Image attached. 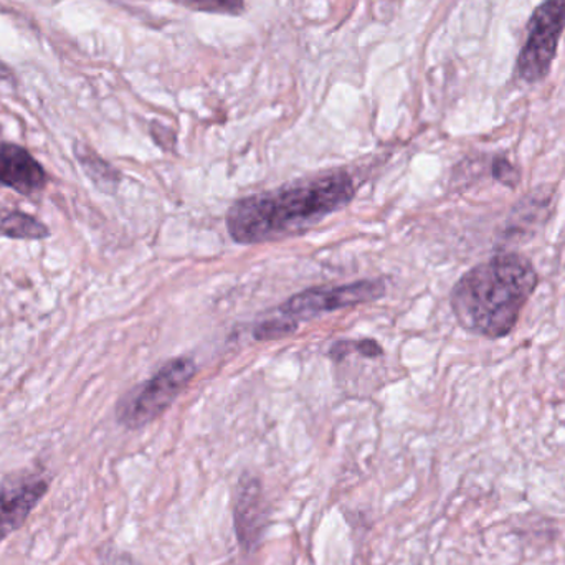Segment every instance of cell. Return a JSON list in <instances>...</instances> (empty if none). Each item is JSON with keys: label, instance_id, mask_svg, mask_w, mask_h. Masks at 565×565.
Here are the masks:
<instances>
[{"label": "cell", "instance_id": "1", "mask_svg": "<svg viewBox=\"0 0 565 565\" xmlns=\"http://www.w3.org/2000/svg\"><path fill=\"white\" fill-rule=\"evenodd\" d=\"M345 171L301 179L275 191L248 195L227 212V228L237 244H265L308 231L354 198Z\"/></svg>", "mask_w": 565, "mask_h": 565}, {"label": "cell", "instance_id": "2", "mask_svg": "<svg viewBox=\"0 0 565 565\" xmlns=\"http://www.w3.org/2000/svg\"><path fill=\"white\" fill-rule=\"evenodd\" d=\"M540 285L530 258L498 254L468 270L451 291V309L461 328L488 339L507 338Z\"/></svg>", "mask_w": 565, "mask_h": 565}, {"label": "cell", "instance_id": "3", "mask_svg": "<svg viewBox=\"0 0 565 565\" xmlns=\"http://www.w3.org/2000/svg\"><path fill=\"white\" fill-rule=\"evenodd\" d=\"M198 374L194 359L175 358L162 365L151 379L129 391L116 405L119 425L138 430L161 417Z\"/></svg>", "mask_w": 565, "mask_h": 565}, {"label": "cell", "instance_id": "4", "mask_svg": "<svg viewBox=\"0 0 565 565\" xmlns=\"http://www.w3.org/2000/svg\"><path fill=\"white\" fill-rule=\"evenodd\" d=\"M565 29V0H544L527 23V40L518 58V73L527 83L550 75Z\"/></svg>", "mask_w": 565, "mask_h": 565}, {"label": "cell", "instance_id": "5", "mask_svg": "<svg viewBox=\"0 0 565 565\" xmlns=\"http://www.w3.org/2000/svg\"><path fill=\"white\" fill-rule=\"evenodd\" d=\"M385 295V285L379 280L355 281L352 285L311 288L291 296L278 311L289 321H308L316 316L375 301Z\"/></svg>", "mask_w": 565, "mask_h": 565}, {"label": "cell", "instance_id": "6", "mask_svg": "<svg viewBox=\"0 0 565 565\" xmlns=\"http://www.w3.org/2000/svg\"><path fill=\"white\" fill-rule=\"evenodd\" d=\"M50 490L42 470H22L0 483V543L19 531Z\"/></svg>", "mask_w": 565, "mask_h": 565}, {"label": "cell", "instance_id": "7", "mask_svg": "<svg viewBox=\"0 0 565 565\" xmlns=\"http://www.w3.org/2000/svg\"><path fill=\"white\" fill-rule=\"evenodd\" d=\"M270 520V507L265 498L262 481L255 477H242L234 503L235 534L245 553H254L260 546Z\"/></svg>", "mask_w": 565, "mask_h": 565}, {"label": "cell", "instance_id": "8", "mask_svg": "<svg viewBox=\"0 0 565 565\" xmlns=\"http://www.w3.org/2000/svg\"><path fill=\"white\" fill-rule=\"evenodd\" d=\"M49 184L45 168L32 152L13 142H0V185L20 195L42 192Z\"/></svg>", "mask_w": 565, "mask_h": 565}, {"label": "cell", "instance_id": "9", "mask_svg": "<svg viewBox=\"0 0 565 565\" xmlns=\"http://www.w3.org/2000/svg\"><path fill=\"white\" fill-rule=\"evenodd\" d=\"M75 158L82 166L83 172L88 175L89 181L106 194H115L121 184V174L118 169L113 168L108 161L96 154L95 149L89 146L76 142Z\"/></svg>", "mask_w": 565, "mask_h": 565}, {"label": "cell", "instance_id": "10", "mask_svg": "<svg viewBox=\"0 0 565 565\" xmlns=\"http://www.w3.org/2000/svg\"><path fill=\"white\" fill-rule=\"evenodd\" d=\"M0 235L13 241H43L50 237V231L33 215L20 211H3L0 212Z\"/></svg>", "mask_w": 565, "mask_h": 565}, {"label": "cell", "instance_id": "11", "mask_svg": "<svg viewBox=\"0 0 565 565\" xmlns=\"http://www.w3.org/2000/svg\"><path fill=\"white\" fill-rule=\"evenodd\" d=\"M351 352H358L365 358H377V355L384 354L379 342L372 341V339H362V341H341L332 345L331 358L341 361Z\"/></svg>", "mask_w": 565, "mask_h": 565}, {"label": "cell", "instance_id": "12", "mask_svg": "<svg viewBox=\"0 0 565 565\" xmlns=\"http://www.w3.org/2000/svg\"><path fill=\"white\" fill-rule=\"evenodd\" d=\"M298 329V322L289 319H274V321L262 322L254 331V338L258 341H271V339L286 338Z\"/></svg>", "mask_w": 565, "mask_h": 565}, {"label": "cell", "instance_id": "13", "mask_svg": "<svg viewBox=\"0 0 565 565\" xmlns=\"http://www.w3.org/2000/svg\"><path fill=\"white\" fill-rule=\"evenodd\" d=\"M491 171H493L494 181L501 182L504 188L513 189V191L520 188V169H518L510 159L504 158V156H497V158L493 159Z\"/></svg>", "mask_w": 565, "mask_h": 565}, {"label": "cell", "instance_id": "14", "mask_svg": "<svg viewBox=\"0 0 565 565\" xmlns=\"http://www.w3.org/2000/svg\"><path fill=\"white\" fill-rule=\"evenodd\" d=\"M179 2L204 12L241 13L245 9L244 0H179Z\"/></svg>", "mask_w": 565, "mask_h": 565}, {"label": "cell", "instance_id": "15", "mask_svg": "<svg viewBox=\"0 0 565 565\" xmlns=\"http://www.w3.org/2000/svg\"><path fill=\"white\" fill-rule=\"evenodd\" d=\"M12 70L7 68L3 63H0V79H10V76H12Z\"/></svg>", "mask_w": 565, "mask_h": 565}]
</instances>
